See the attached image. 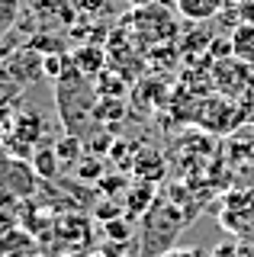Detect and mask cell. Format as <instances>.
Segmentation results:
<instances>
[{
  "mask_svg": "<svg viewBox=\"0 0 254 257\" xmlns=\"http://www.w3.org/2000/svg\"><path fill=\"white\" fill-rule=\"evenodd\" d=\"M200 212V206L193 199H184L180 206H174V190H168V196L155 199L152 209L145 215V244L142 254L145 257H161L171 251V244L177 241V235L184 231V225Z\"/></svg>",
  "mask_w": 254,
  "mask_h": 257,
  "instance_id": "6da1fadb",
  "label": "cell"
},
{
  "mask_svg": "<svg viewBox=\"0 0 254 257\" xmlns=\"http://www.w3.org/2000/svg\"><path fill=\"white\" fill-rule=\"evenodd\" d=\"M103 61H106V55H103V48H97V45H84V48H77V52L71 55V64H74L84 77L100 74V71H103Z\"/></svg>",
  "mask_w": 254,
  "mask_h": 257,
  "instance_id": "7a4b0ae2",
  "label": "cell"
},
{
  "mask_svg": "<svg viewBox=\"0 0 254 257\" xmlns=\"http://www.w3.org/2000/svg\"><path fill=\"white\" fill-rule=\"evenodd\" d=\"M232 55L241 64H254V23H241L232 36Z\"/></svg>",
  "mask_w": 254,
  "mask_h": 257,
  "instance_id": "3957f363",
  "label": "cell"
},
{
  "mask_svg": "<svg viewBox=\"0 0 254 257\" xmlns=\"http://www.w3.org/2000/svg\"><path fill=\"white\" fill-rule=\"evenodd\" d=\"M219 7H222V0H177V10L184 13L187 20H193V23L216 16Z\"/></svg>",
  "mask_w": 254,
  "mask_h": 257,
  "instance_id": "277c9868",
  "label": "cell"
},
{
  "mask_svg": "<svg viewBox=\"0 0 254 257\" xmlns=\"http://www.w3.org/2000/svg\"><path fill=\"white\" fill-rule=\"evenodd\" d=\"M136 171L139 180H161L164 177V158L158 151H142V158H136Z\"/></svg>",
  "mask_w": 254,
  "mask_h": 257,
  "instance_id": "5b68a950",
  "label": "cell"
},
{
  "mask_svg": "<svg viewBox=\"0 0 254 257\" xmlns=\"http://www.w3.org/2000/svg\"><path fill=\"white\" fill-rule=\"evenodd\" d=\"M77 151H81V139H77V135H68V139H61L58 145H55V155H58L61 164H74Z\"/></svg>",
  "mask_w": 254,
  "mask_h": 257,
  "instance_id": "8992f818",
  "label": "cell"
},
{
  "mask_svg": "<svg viewBox=\"0 0 254 257\" xmlns=\"http://www.w3.org/2000/svg\"><path fill=\"white\" fill-rule=\"evenodd\" d=\"M58 164H61V161H58V155H55V148L52 151H39V155H36V171L42 177H55V174H58Z\"/></svg>",
  "mask_w": 254,
  "mask_h": 257,
  "instance_id": "52a82bcc",
  "label": "cell"
},
{
  "mask_svg": "<svg viewBox=\"0 0 254 257\" xmlns=\"http://www.w3.org/2000/svg\"><path fill=\"white\" fill-rule=\"evenodd\" d=\"M13 16H17V0H0V39L13 26Z\"/></svg>",
  "mask_w": 254,
  "mask_h": 257,
  "instance_id": "ba28073f",
  "label": "cell"
},
{
  "mask_svg": "<svg viewBox=\"0 0 254 257\" xmlns=\"http://www.w3.org/2000/svg\"><path fill=\"white\" fill-rule=\"evenodd\" d=\"M100 171H103V164L97 158H87V161H81V167H77V177H81V180H100Z\"/></svg>",
  "mask_w": 254,
  "mask_h": 257,
  "instance_id": "9c48e42d",
  "label": "cell"
},
{
  "mask_svg": "<svg viewBox=\"0 0 254 257\" xmlns=\"http://www.w3.org/2000/svg\"><path fill=\"white\" fill-rule=\"evenodd\" d=\"M132 231H129V222H122V219H109L106 222V238H113V241H125Z\"/></svg>",
  "mask_w": 254,
  "mask_h": 257,
  "instance_id": "30bf717a",
  "label": "cell"
},
{
  "mask_svg": "<svg viewBox=\"0 0 254 257\" xmlns=\"http://www.w3.org/2000/svg\"><path fill=\"white\" fill-rule=\"evenodd\" d=\"M61 64H65V55H52V58L42 61V71H45L49 77H58V74H61Z\"/></svg>",
  "mask_w": 254,
  "mask_h": 257,
  "instance_id": "8fae6325",
  "label": "cell"
},
{
  "mask_svg": "<svg viewBox=\"0 0 254 257\" xmlns=\"http://www.w3.org/2000/svg\"><path fill=\"white\" fill-rule=\"evenodd\" d=\"M161 257H206L200 247H171L168 254H161Z\"/></svg>",
  "mask_w": 254,
  "mask_h": 257,
  "instance_id": "7c38bea8",
  "label": "cell"
},
{
  "mask_svg": "<svg viewBox=\"0 0 254 257\" xmlns=\"http://www.w3.org/2000/svg\"><path fill=\"white\" fill-rule=\"evenodd\" d=\"M212 257H238V247L235 244H219L216 251H212Z\"/></svg>",
  "mask_w": 254,
  "mask_h": 257,
  "instance_id": "4fadbf2b",
  "label": "cell"
},
{
  "mask_svg": "<svg viewBox=\"0 0 254 257\" xmlns=\"http://www.w3.org/2000/svg\"><path fill=\"white\" fill-rule=\"evenodd\" d=\"M90 257H103V254H90Z\"/></svg>",
  "mask_w": 254,
  "mask_h": 257,
  "instance_id": "5bb4252c",
  "label": "cell"
}]
</instances>
